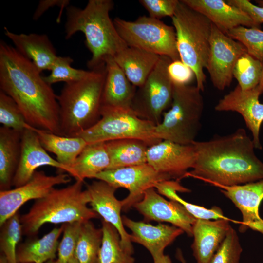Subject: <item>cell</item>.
Instances as JSON below:
<instances>
[{
    "mask_svg": "<svg viewBox=\"0 0 263 263\" xmlns=\"http://www.w3.org/2000/svg\"><path fill=\"white\" fill-rule=\"evenodd\" d=\"M172 24L180 60L193 71L196 86L204 90L207 68L210 48L212 23L202 13L178 0Z\"/></svg>",
    "mask_w": 263,
    "mask_h": 263,
    "instance_id": "8992f818",
    "label": "cell"
},
{
    "mask_svg": "<svg viewBox=\"0 0 263 263\" xmlns=\"http://www.w3.org/2000/svg\"><path fill=\"white\" fill-rule=\"evenodd\" d=\"M20 218L18 212L0 226V248L9 263H19L16 249L22 234Z\"/></svg>",
    "mask_w": 263,
    "mask_h": 263,
    "instance_id": "e575fe53",
    "label": "cell"
},
{
    "mask_svg": "<svg viewBox=\"0 0 263 263\" xmlns=\"http://www.w3.org/2000/svg\"><path fill=\"white\" fill-rule=\"evenodd\" d=\"M22 132L0 127V188L10 189L21 154Z\"/></svg>",
    "mask_w": 263,
    "mask_h": 263,
    "instance_id": "484cf974",
    "label": "cell"
},
{
    "mask_svg": "<svg viewBox=\"0 0 263 263\" xmlns=\"http://www.w3.org/2000/svg\"><path fill=\"white\" fill-rule=\"evenodd\" d=\"M172 61L160 56L145 82L137 88L131 108L140 118L159 124L172 101L173 83L168 71Z\"/></svg>",
    "mask_w": 263,
    "mask_h": 263,
    "instance_id": "30bf717a",
    "label": "cell"
},
{
    "mask_svg": "<svg viewBox=\"0 0 263 263\" xmlns=\"http://www.w3.org/2000/svg\"><path fill=\"white\" fill-rule=\"evenodd\" d=\"M46 151L54 154L56 160L68 169L88 144L80 137L57 135L32 127Z\"/></svg>",
    "mask_w": 263,
    "mask_h": 263,
    "instance_id": "83f0119b",
    "label": "cell"
},
{
    "mask_svg": "<svg viewBox=\"0 0 263 263\" xmlns=\"http://www.w3.org/2000/svg\"><path fill=\"white\" fill-rule=\"evenodd\" d=\"M124 226L131 231L132 242L144 246L152 258L164 254L165 248L184 232L174 225L159 224L152 225L142 221H135L126 216L122 217Z\"/></svg>",
    "mask_w": 263,
    "mask_h": 263,
    "instance_id": "44dd1931",
    "label": "cell"
},
{
    "mask_svg": "<svg viewBox=\"0 0 263 263\" xmlns=\"http://www.w3.org/2000/svg\"><path fill=\"white\" fill-rule=\"evenodd\" d=\"M95 178L104 181L117 189L123 188L129 191L128 195L121 200L122 209L124 211L129 210L141 200L147 190L155 188L160 182L170 180L148 163L107 169L97 174Z\"/></svg>",
    "mask_w": 263,
    "mask_h": 263,
    "instance_id": "8fae6325",
    "label": "cell"
},
{
    "mask_svg": "<svg viewBox=\"0 0 263 263\" xmlns=\"http://www.w3.org/2000/svg\"><path fill=\"white\" fill-rule=\"evenodd\" d=\"M133 207L146 221L169 223L188 236H192L193 226L196 219L177 202L165 199L155 188L147 190L142 199Z\"/></svg>",
    "mask_w": 263,
    "mask_h": 263,
    "instance_id": "9a60e30c",
    "label": "cell"
},
{
    "mask_svg": "<svg viewBox=\"0 0 263 263\" xmlns=\"http://www.w3.org/2000/svg\"><path fill=\"white\" fill-rule=\"evenodd\" d=\"M168 71L173 83L189 85L195 77L192 70L180 60L171 61L168 66Z\"/></svg>",
    "mask_w": 263,
    "mask_h": 263,
    "instance_id": "b9f144b4",
    "label": "cell"
},
{
    "mask_svg": "<svg viewBox=\"0 0 263 263\" xmlns=\"http://www.w3.org/2000/svg\"><path fill=\"white\" fill-rule=\"evenodd\" d=\"M83 181L76 180L62 188H52L45 196L36 200L29 211L20 216L22 233L37 234L46 223H83L97 218L98 214L88 207L90 198Z\"/></svg>",
    "mask_w": 263,
    "mask_h": 263,
    "instance_id": "5b68a950",
    "label": "cell"
},
{
    "mask_svg": "<svg viewBox=\"0 0 263 263\" xmlns=\"http://www.w3.org/2000/svg\"><path fill=\"white\" fill-rule=\"evenodd\" d=\"M155 188L160 194L180 204L196 219L217 220L227 218L218 207L213 206L211 208H207L188 202L180 197L177 192H189L190 190L182 186L178 180H169L160 182L155 186Z\"/></svg>",
    "mask_w": 263,
    "mask_h": 263,
    "instance_id": "4dcf8cb0",
    "label": "cell"
},
{
    "mask_svg": "<svg viewBox=\"0 0 263 263\" xmlns=\"http://www.w3.org/2000/svg\"><path fill=\"white\" fill-rule=\"evenodd\" d=\"M247 52L240 42L231 38L212 24L207 69L215 88L223 90L230 86L238 58Z\"/></svg>",
    "mask_w": 263,
    "mask_h": 263,
    "instance_id": "7c38bea8",
    "label": "cell"
},
{
    "mask_svg": "<svg viewBox=\"0 0 263 263\" xmlns=\"http://www.w3.org/2000/svg\"><path fill=\"white\" fill-rule=\"evenodd\" d=\"M69 174L59 173L47 175L43 171H36L25 184L14 189L0 191V226L18 212L26 202L45 196L54 186L71 181Z\"/></svg>",
    "mask_w": 263,
    "mask_h": 263,
    "instance_id": "4fadbf2b",
    "label": "cell"
},
{
    "mask_svg": "<svg viewBox=\"0 0 263 263\" xmlns=\"http://www.w3.org/2000/svg\"><path fill=\"white\" fill-rule=\"evenodd\" d=\"M0 263H9L6 257L3 254L0 255Z\"/></svg>",
    "mask_w": 263,
    "mask_h": 263,
    "instance_id": "c3c4849f",
    "label": "cell"
},
{
    "mask_svg": "<svg viewBox=\"0 0 263 263\" xmlns=\"http://www.w3.org/2000/svg\"><path fill=\"white\" fill-rule=\"evenodd\" d=\"M117 188L104 181L93 182L87 187L90 198L92 209L106 222L112 225L118 231L123 249L130 255L133 253L131 235L126 231L123 223L121 211V201L115 196Z\"/></svg>",
    "mask_w": 263,
    "mask_h": 263,
    "instance_id": "e0dca14e",
    "label": "cell"
},
{
    "mask_svg": "<svg viewBox=\"0 0 263 263\" xmlns=\"http://www.w3.org/2000/svg\"><path fill=\"white\" fill-rule=\"evenodd\" d=\"M0 88L16 102L30 126L61 134L57 95L31 61L0 42Z\"/></svg>",
    "mask_w": 263,
    "mask_h": 263,
    "instance_id": "6da1fadb",
    "label": "cell"
},
{
    "mask_svg": "<svg viewBox=\"0 0 263 263\" xmlns=\"http://www.w3.org/2000/svg\"><path fill=\"white\" fill-rule=\"evenodd\" d=\"M106 76L102 106L132 109L137 87L128 79L113 56L104 59Z\"/></svg>",
    "mask_w": 263,
    "mask_h": 263,
    "instance_id": "cb8c5ba5",
    "label": "cell"
},
{
    "mask_svg": "<svg viewBox=\"0 0 263 263\" xmlns=\"http://www.w3.org/2000/svg\"><path fill=\"white\" fill-rule=\"evenodd\" d=\"M102 239V228L90 221L82 223L75 251L79 263H97Z\"/></svg>",
    "mask_w": 263,
    "mask_h": 263,
    "instance_id": "d6a6232c",
    "label": "cell"
},
{
    "mask_svg": "<svg viewBox=\"0 0 263 263\" xmlns=\"http://www.w3.org/2000/svg\"><path fill=\"white\" fill-rule=\"evenodd\" d=\"M45 263H58L57 260L55 261L54 260H51L47 261Z\"/></svg>",
    "mask_w": 263,
    "mask_h": 263,
    "instance_id": "816d5d0a",
    "label": "cell"
},
{
    "mask_svg": "<svg viewBox=\"0 0 263 263\" xmlns=\"http://www.w3.org/2000/svg\"><path fill=\"white\" fill-rule=\"evenodd\" d=\"M64 229L63 225L55 228L39 239L27 241L17 251L19 263H45L54 260L59 244L58 239Z\"/></svg>",
    "mask_w": 263,
    "mask_h": 263,
    "instance_id": "f546056e",
    "label": "cell"
},
{
    "mask_svg": "<svg viewBox=\"0 0 263 263\" xmlns=\"http://www.w3.org/2000/svg\"><path fill=\"white\" fill-rule=\"evenodd\" d=\"M113 21L128 46L167 56L172 61L180 60L173 26L146 16H140L134 21L116 17Z\"/></svg>",
    "mask_w": 263,
    "mask_h": 263,
    "instance_id": "9c48e42d",
    "label": "cell"
},
{
    "mask_svg": "<svg viewBox=\"0 0 263 263\" xmlns=\"http://www.w3.org/2000/svg\"><path fill=\"white\" fill-rule=\"evenodd\" d=\"M114 6L112 0H89L83 8H66L65 38L78 32L85 37V44L92 56L87 66L93 70L104 65L107 56H114L128 46L118 33L109 13Z\"/></svg>",
    "mask_w": 263,
    "mask_h": 263,
    "instance_id": "3957f363",
    "label": "cell"
},
{
    "mask_svg": "<svg viewBox=\"0 0 263 263\" xmlns=\"http://www.w3.org/2000/svg\"><path fill=\"white\" fill-rule=\"evenodd\" d=\"M68 0H42L40 1L39 4L34 14L33 19L37 20L40 16L50 7L55 6H58L62 11L65 7L67 8L69 4Z\"/></svg>",
    "mask_w": 263,
    "mask_h": 263,
    "instance_id": "ee69618b",
    "label": "cell"
},
{
    "mask_svg": "<svg viewBox=\"0 0 263 263\" xmlns=\"http://www.w3.org/2000/svg\"><path fill=\"white\" fill-rule=\"evenodd\" d=\"M0 123L2 126L22 132L28 128L25 118L14 100L0 90Z\"/></svg>",
    "mask_w": 263,
    "mask_h": 263,
    "instance_id": "74e56055",
    "label": "cell"
},
{
    "mask_svg": "<svg viewBox=\"0 0 263 263\" xmlns=\"http://www.w3.org/2000/svg\"><path fill=\"white\" fill-rule=\"evenodd\" d=\"M242 251L238 235L231 227L208 263H240Z\"/></svg>",
    "mask_w": 263,
    "mask_h": 263,
    "instance_id": "f35d334b",
    "label": "cell"
},
{
    "mask_svg": "<svg viewBox=\"0 0 263 263\" xmlns=\"http://www.w3.org/2000/svg\"><path fill=\"white\" fill-rule=\"evenodd\" d=\"M226 35L242 44L250 56L263 62V31L240 26L229 30Z\"/></svg>",
    "mask_w": 263,
    "mask_h": 263,
    "instance_id": "d590c367",
    "label": "cell"
},
{
    "mask_svg": "<svg viewBox=\"0 0 263 263\" xmlns=\"http://www.w3.org/2000/svg\"><path fill=\"white\" fill-rule=\"evenodd\" d=\"M82 222L64 224L63 236L58 247V263H68L75 256V248Z\"/></svg>",
    "mask_w": 263,
    "mask_h": 263,
    "instance_id": "ab89813d",
    "label": "cell"
},
{
    "mask_svg": "<svg viewBox=\"0 0 263 263\" xmlns=\"http://www.w3.org/2000/svg\"><path fill=\"white\" fill-rule=\"evenodd\" d=\"M44 166L57 169L59 173L68 172L67 168L47 153L37 134L29 125L21 134L20 157L12 186L17 188L25 184L31 178L38 168Z\"/></svg>",
    "mask_w": 263,
    "mask_h": 263,
    "instance_id": "ac0fdd59",
    "label": "cell"
},
{
    "mask_svg": "<svg viewBox=\"0 0 263 263\" xmlns=\"http://www.w3.org/2000/svg\"><path fill=\"white\" fill-rule=\"evenodd\" d=\"M193 9L202 13L221 31L226 34L240 26L259 28L244 11L223 0H181Z\"/></svg>",
    "mask_w": 263,
    "mask_h": 263,
    "instance_id": "ffe728a7",
    "label": "cell"
},
{
    "mask_svg": "<svg viewBox=\"0 0 263 263\" xmlns=\"http://www.w3.org/2000/svg\"><path fill=\"white\" fill-rule=\"evenodd\" d=\"M176 257L181 263H187L180 250H177L176 253Z\"/></svg>",
    "mask_w": 263,
    "mask_h": 263,
    "instance_id": "bcb514c9",
    "label": "cell"
},
{
    "mask_svg": "<svg viewBox=\"0 0 263 263\" xmlns=\"http://www.w3.org/2000/svg\"><path fill=\"white\" fill-rule=\"evenodd\" d=\"M217 187L242 213L243 220L239 231L244 233L251 229L263 234V219L259 213L263 199V179L241 185Z\"/></svg>",
    "mask_w": 263,
    "mask_h": 263,
    "instance_id": "d6986e66",
    "label": "cell"
},
{
    "mask_svg": "<svg viewBox=\"0 0 263 263\" xmlns=\"http://www.w3.org/2000/svg\"><path fill=\"white\" fill-rule=\"evenodd\" d=\"M101 228L102 243L97 263H134V259L122 248L117 229L103 220Z\"/></svg>",
    "mask_w": 263,
    "mask_h": 263,
    "instance_id": "1f68e13d",
    "label": "cell"
},
{
    "mask_svg": "<svg viewBox=\"0 0 263 263\" xmlns=\"http://www.w3.org/2000/svg\"><path fill=\"white\" fill-rule=\"evenodd\" d=\"M73 62L70 56H57L50 70V74L43 76L44 79L51 85L59 82L68 83L79 80L89 74L90 71L71 67Z\"/></svg>",
    "mask_w": 263,
    "mask_h": 263,
    "instance_id": "8d00e7d4",
    "label": "cell"
},
{
    "mask_svg": "<svg viewBox=\"0 0 263 263\" xmlns=\"http://www.w3.org/2000/svg\"><path fill=\"white\" fill-rule=\"evenodd\" d=\"M262 67V62L246 52L237 60L233 69V76L243 90H250L259 85Z\"/></svg>",
    "mask_w": 263,
    "mask_h": 263,
    "instance_id": "836d02e7",
    "label": "cell"
},
{
    "mask_svg": "<svg viewBox=\"0 0 263 263\" xmlns=\"http://www.w3.org/2000/svg\"><path fill=\"white\" fill-rule=\"evenodd\" d=\"M139 3L145 8L151 18L160 19L173 16L178 0H140Z\"/></svg>",
    "mask_w": 263,
    "mask_h": 263,
    "instance_id": "60d3db41",
    "label": "cell"
},
{
    "mask_svg": "<svg viewBox=\"0 0 263 263\" xmlns=\"http://www.w3.org/2000/svg\"><path fill=\"white\" fill-rule=\"evenodd\" d=\"M258 87L261 93L262 94L263 93V67H262L261 78H260L259 84L258 85Z\"/></svg>",
    "mask_w": 263,
    "mask_h": 263,
    "instance_id": "7dc6e473",
    "label": "cell"
},
{
    "mask_svg": "<svg viewBox=\"0 0 263 263\" xmlns=\"http://www.w3.org/2000/svg\"><path fill=\"white\" fill-rule=\"evenodd\" d=\"M262 93L258 85L252 89L243 90L237 85L228 94L219 100L214 109L218 112H235L243 117L252 135L256 149H261L260 130L263 122V103L259 102Z\"/></svg>",
    "mask_w": 263,
    "mask_h": 263,
    "instance_id": "2e32d148",
    "label": "cell"
},
{
    "mask_svg": "<svg viewBox=\"0 0 263 263\" xmlns=\"http://www.w3.org/2000/svg\"><path fill=\"white\" fill-rule=\"evenodd\" d=\"M109 165L105 142L88 143L70 167L68 174L84 182L86 178H95Z\"/></svg>",
    "mask_w": 263,
    "mask_h": 263,
    "instance_id": "4316f807",
    "label": "cell"
},
{
    "mask_svg": "<svg viewBox=\"0 0 263 263\" xmlns=\"http://www.w3.org/2000/svg\"><path fill=\"white\" fill-rule=\"evenodd\" d=\"M147 157V163L157 172L170 180L179 181L193 168L196 153L193 144L183 145L162 140L149 147Z\"/></svg>",
    "mask_w": 263,
    "mask_h": 263,
    "instance_id": "5bb4252c",
    "label": "cell"
},
{
    "mask_svg": "<svg viewBox=\"0 0 263 263\" xmlns=\"http://www.w3.org/2000/svg\"><path fill=\"white\" fill-rule=\"evenodd\" d=\"M68 263H79L78 260L75 256L72 259H71Z\"/></svg>",
    "mask_w": 263,
    "mask_h": 263,
    "instance_id": "681fc988",
    "label": "cell"
},
{
    "mask_svg": "<svg viewBox=\"0 0 263 263\" xmlns=\"http://www.w3.org/2000/svg\"><path fill=\"white\" fill-rule=\"evenodd\" d=\"M196 159L186 177L214 186L231 187L263 179V163L245 130L239 128L226 135L193 143Z\"/></svg>",
    "mask_w": 263,
    "mask_h": 263,
    "instance_id": "7a4b0ae2",
    "label": "cell"
},
{
    "mask_svg": "<svg viewBox=\"0 0 263 263\" xmlns=\"http://www.w3.org/2000/svg\"><path fill=\"white\" fill-rule=\"evenodd\" d=\"M153 260L154 263H172L170 257L164 254L153 258Z\"/></svg>",
    "mask_w": 263,
    "mask_h": 263,
    "instance_id": "f6af8a7d",
    "label": "cell"
},
{
    "mask_svg": "<svg viewBox=\"0 0 263 263\" xmlns=\"http://www.w3.org/2000/svg\"><path fill=\"white\" fill-rule=\"evenodd\" d=\"M201 91L196 86L173 83L170 109L163 113L155 132L161 140L192 144L201 128L204 108Z\"/></svg>",
    "mask_w": 263,
    "mask_h": 263,
    "instance_id": "52a82bcc",
    "label": "cell"
},
{
    "mask_svg": "<svg viewBox=\"0 0 263 263\" xmlns=\"http://www.w3.org/2000/svg\"><path fill=\"white\" fill-rule=\"evenodd\" d=\"M155 127L139 117L132 109L102 106L100 119L75 136L82 138L87 143L136 139L150 146L162 141L156 135Z\"/></svg>",
    "mask_w": 263,
    "mask_h": 263,
    "instance_id": "ba28073f",
    "label": "cell"
},
{
    "mask_svg": "<svg viewBox=\"0 0 263 263\" xmlns=\"http://www.w3.org/2000/svg\"><path fill=\"white\" fill-rule=\"evenodd\" d=\"M256 1L258 3V6L263 7V0H256Z\"/></svg>",
    "mask_w": 263,
    "mask_h": 263,
    "instance_id": "f907efd6",
    "label": "cell"
},
{
    "mask_svg": "<svg viewBox=\"0 0 263 263\" xmlns=\"http://www.w3.org/2000/svg\"><path fill=\"white\" fill-rule=\"evenodd\" d=\"M226 2L245 12L258 25L263 23V7L255 5L247 0H228Z\"/></svg>",
    "mask_w": 263,
    "mask_h": 263,
    "instance_id": "7bdbcfd3",
    "label": "cell"
},
{
    "mask_svg": "<svg viewBox=\"0 0 263 263\" xmlns=\"http://www.w3.org/2000/svg\"><path fill=\"white\" fill-rule=\"evenodd\" d=\"M110 158L108 169H114L147 163L149 146L136 139H123L105 142Z\"/></svg>",
    "mask_w": 263,
    "mask_h": 263,
    "instance_id": "f1b7e54d",
    "label": "cell"
},
{
    "mask_svg": "<svg viewBox=\"0 0 263 263\" xmlns=\"http://www.w3.org/2000/svg\"><path fill=\"white\" fill-rule=\"evenodd\" d=\"M105 76L104 64L83 78L65 83L57 95L61 135L75 136L100 119Z\"/></svg>",
    "mask_w": 263,
    "mask_h": 263,
    "instance_id": "277c9868",
    "label": "cell"
},
{
    "mask_svg": "<svg viewBox=\"0 0 263 263\" xmlns=\"http://www.w3.org/2000/svg\"><path fill=\"white\" fill-rule=\"evenodd\" d=\"M4 29L5 35L11 40L16 50L31 61L40 73L50 70L57 56L46 35L16 34L6 27Z\"/></svg>",
    "mask_w": 263,
    "mask_h": 263,
    "instance_id": "603a6c76",
    "label": "cell"
},
{
    "mask_svg": "<svg viewBox=\"0 0 263 263\" xmlns=\"http://www.w3.org/2000/svg\"><path fill=\"white\" fill-rule=\"evenodd\" d=\"M229 218L196 219L192 228L191 245L196 263H208L231 227Z\"/></svg>",
    "mask_w": 263,
    "mask_h": 263,
    "instance_id": "7402d4cb",
    "label": "cell"
},
{
    "mask_svg": "<svg viewBox=\"0 0 263 263\" xmlns=\"http://www.w3.org/2000/svg\"><path fill=\"white\" fill-rule=\"evenodd\" d=\"M160 57L141 49L128 46L113 57L129 81L138 88L145 82Z\"/></svg>",
    "mask_w": 263,
    "mask_h": 263,
    "instance_id": "d4e9b609",
    "label": "cell"
}]
</instances>
